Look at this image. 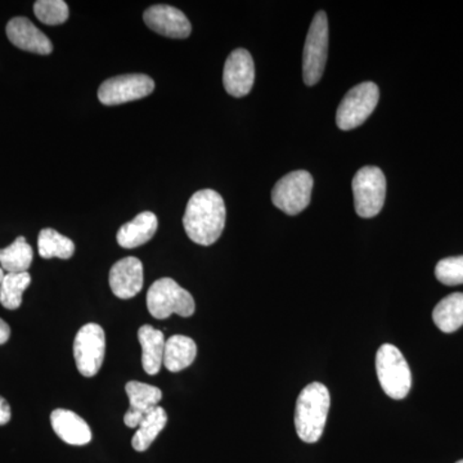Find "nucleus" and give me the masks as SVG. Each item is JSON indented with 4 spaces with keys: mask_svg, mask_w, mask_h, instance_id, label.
I'll return each instance as SVG.
<instances>
[{
    "mask_svg": "<svg viewBox=\"0 0 463 463\" xmlns=\"http://www.w3.org/2000/svg\"><path fill=\"white\" fill-rule=\"evenodd\" d=\"M225 218L227 210L223 197L216 191L201 190L188 201L183 227L194 243L210 246L223 233Z\"/></svg>",
    "mask_w": 463,
    "mask_h": 463,
    "instance_id": "obj_1",
    "label": "nucleus"
},
{
    "mask_svg": "<svg viewBox=\"0 0 463 463\" xmlns=\"http://www.w3.org/2000/svg\"><path fill=\"white\" fill-rule=\"evenodd\" d=\"M330 392L321 383H313L298 395L295 428L306 443H317L322 438L330 412Z\"/></svg>",
    "mask_w": 463,
    "mask_h": 463,
    "instance_id": "obj_2",
    "label": "nucleus"
},
{
    "mask_svg": "<svg viewBox=\"0 0 463 463\" xmlns=\"http://www.w3.org/2000/svg\"><path fill=\"white\" fill-rule=\"evenodd\" d=\"M376 371L381 388L395 401L407 397L412 386V373L401 350L383 344L376 354Z\"/></svg>",
    "mask_w": 463,
    "mask_h": 463,
    "instance_id": "obj_3",
    "label": "nucleus"
},
{
    "mask_svg": "<svg viewBox=\"0 0 463 463\" xmlns=\"http://www.w3.org/2000/svg\"><path fill=\"white\" fill-rule=\"evenodd\" d=\"M147 307L156 319H166L172 315L191 317L196 310L194 298L172 279H157L147 292Z\"/></svg>",
    "mask_w": 463,
    "mask_h": 463,
    "instance_id": "obj_4",
    "label": "nucleus"
},
{
    "mask_svg": "<svg viewBox=\"0 0 463 463\" xmlns=\"http://www.w3.org/2000/svg\"><path fill=\"white\" fill-rule=\"evenodd\" d=\"M356 214L373 218L385 203L386 178L376 166H364L356 172L352 183Z\"/></svg>",
    "mask_w": 463,
    "mask_h": 463,
    "instance_id": "obj_5",
    "label": "nucleus"
},
{
    "mask_svg": "<svg viewBox=\"0 0 463 463\" xmlns=\"http://www.w3.org/2000/svg\"><path fill=\"white\" fill-rule=\"evenodd\" d=\"M328 20L321 11L313 18L303 53L304 83L312 87L321 80L328 56Z\"/></svg>",
    "mask_w": 463,
    "mask_h": 463,
    "instance_id": "obj_6",
    "label": "nucleus"
},
{
    "mask_svg": "<svg viewBox=\"0 0 463 463\" xmlns=\"http://www.w3.org/2000/svg\"><path fill=\"white\" fill-rule=\"evenodd\" d=\"M379 99V87L373 81L355 85L347 91L337 109V127L341 130H352L361 127L373 114Z\"/></svg>",
    "mask_w": 463,
    "mask_h": 463,
    "instance_id": "obj_7",
    "label": "nucleus"
},
{
    "mask_svg": "<svg viewBox=\"0 0 463 463\" xmlns=\"http://www.w3.org/2000/svg\"><path fill=\"white\" fill-rule=\"evenodd\" d=\"M313 176L307 170H297L283 176L272 191L274 206L288 215L300 214L310 203Z\"/></svg>",
    "mask_w": 463,
    "mask_h": 463,
    "instance_id": "obj_8",
    "label": "nucleus"
},
{
    "mask_svg": "<svg viewBox=\"0 0 463 463\" xmlns=\"http://www.w3.org/2000/svg\"><path fill=\"white\" fill-rule=\"evenodd\" d=\"M106 353L105 331L97 323H88L76 334L74 356L79 373L93 377L99 373Z\"/></svg>",
    "mask_w": 463,
    "mask_h": 463,
    "instance_id": "obj_9",
    "label": "nucleus"
},
{
    "mask_svg": "<svg viewBox=\"0 0 463 463\" xmlns=\"http://www.w3.org/2000/svg\"><path fill=\"white\" fill-rule=\"evenodd\" d=\"M155 90V81L147 75L115 76L100 85L99 99L106 106H118L149 96Z\"/></svg>",
    "mask_w": 463,
    "mask_h": 463,
    "instance_id": "obj_10",
    "label": "nucleus"
},
{
    "mask_svg": "<svg viewBox=\"0 0 463 463\" xmlns=\"http://www.w3.org/2000/svg\"><path fill=\"white\" fill-rule=\"evenodd\" d=\"M254 81L255 65L250 52L242 48L232 52L225 61L223 71V84L227 93L236 99L248 96Z\"/></svg>",
    "mask_w": 463,
    "mask_h": 463,
    "instance_id": "obj_11",
    "label": "nucleus"
},
{
    "mask_svg": "<svg viewBox=\"0 0 463 463\" xmlns=\"http://www.w3.org/2000/svg\"><path fill=\"white\" fill-rule=\"evenodd\" d=\"M143 20L149 29L166 38L185 39L192 32L187 16L170 5H152L143 14Z\"/></svg>",
    "mask_w": 463,
    "mask_h": 463,
    "instance_id": "obj_12",
    "label": "nucleus"
},
{
    "mask_svg": "<svg viewBox=\"0 0 463 463\" xmlns=\"http://www.w3.org/2000/svg\"><path fill=\"white\" fill-rule=\"evenodd\" d=\"M143 264L139 259H121L109 270V288L118 298H132L143 288Z\"/></svg>",
    "mask_w": 463,
    "mask_h": 463,
    "instance_id": "obj_13",
    "label": "nucleus"
},
{
    "mask_svg": "<svg viewBox=\"0 0 463 463\" xmlns=\"http://www.w3.org/2000/svg\"><path fill=\"white\" fill-rule=\"evenodd\" d=\"M9 42L20 50L47 56L53 52V45L44 33L25 17H14L7 25Z\"/></svg>",
    "mask_w": 463,
    "mask_h": 463,
    "instance_id": "obj_14",
    "label": "nucleus"
},
{
    "mask_svg": "<svg viewBox=\"0 0 463 463\" xmlns=\"http://www.w3.org/2000/svg\"><path fill=\"white\" fill-rule=\"evenodd\" d=\"M128 398H129L130 408L125 413L124 422L128 428L137 429L141 423L145 414H147L152 408L157 407L163 399V392L156 386L139 381H130L125 386Z\"/></svg>",
    "mask_w": 463,
    "mask_h": 463,
    "instance_id": "obj_15",
    "label": "nucleus"
},
{
    "mask_svg": "<svg viewBox=\"0 0 463 463\" xmlns=\"http://www.w3.org/2000/svg\"><path fill=\"white\" fill-rule=\"evenodd\" d=\"M52 428L67 444L87 446L91 440L90 425L79 414L67 410H56L51 414Z\"/></svg>",
    "mask_w": 463,
    "mask_h": 463,
    "instance_id": "obj_16",
    "label": "nucleus"
},
{
    "mask_svg": "<svg viewBox=\"0 0 463 463\" xmlns=\"http://www.w3.org/2000/svg\"><path fill=\"white\" fill-rule=\"evenodd\" d=\"M157 216L151 212L141 213L118 232V245L124 249H136L147 243L156 233Z\"/></svg>",
    "mask_w": 463,
    "mask_h": 463,
    "instance_id": "obj_17",
    "label": "nucleus"
},
{
    "mask_svg": "<svg viewBox=\"0 0 463 463\" xmlns=\"http://www.w3.org/2000/svg\"><path fill=\"white\" fill-rule=\"evenodd\" d=\"M138 339L142 346V365L146 373L157 374L164 364V350H165V336L163 332L152 326L145 325L139 328Z\"/></svg>",
    "mask_w": 463,
    "mask_h": 463,
    "instance_id": "obj_18",
    "label": "nucleus"
},
{
    "mask_svg": "<svg viewBox=\"0 0 463 463\" xmlns=\"http://www.w3.org/2000/svg\"><path fill=\"white\" fill-rule=\"evenodd\" d=\"M197 355V345L190 337L174 335L166 340L164 350V365L170 373H181L194 364Z\"/></svg>",
    "mask_w": 463,
    "mask_h": 463,
    "instance_id": "obj_19",
    "label": "nucleus"
},
{
    "mask_svg": "<svg viewBox=\"0 0 463 463\" xmlns=\"http://www.w3.org/2000/svg\"><path fill=\"white\" fill-rule=\"evenodd\" d=\"M432 319L439 330L452 334L463 326V294L456 292L439 301L432 312Z\"/></svg>",
    "mask_w": 463,
    "mask_h": 463,
    "instance_id": "obj_20",
    "label": "nucleus"
},
{
    "mask_svg": "<svg viewBox=\"0 0 463 463\" xmlns=\"http://www.w3.org/2000/svg\"><path fill=\"white\" fill-rule=\"evenodd\" d=\"M167 422V414L165 410L161 407L152 408L147 414H145L138 428H137L136 434L132 439V446L137 452H145L147 450L151 444L154 443L155 439L158 437L161 431L164 430Z\"/></svg>",
    "mask_w": 463,
    "mask_h": 463,
    "instance_id": "obj_21",
    "label": "nucleus"
},
{
    "mask_svg": "<svg viewBox=\"0 0 463 463\" xmlns=\"http://www.w3.org/2000/svg\"><path fill=\"white\" fill-rule=\"evenodd\" d=\"M33 251L25 237H17L8 248L0 249V268L5 273H25L32 267Z\"/></svg>",
    "mask_w": 463,
    "mask_h": 463,
    "instance_id": "obj_22",
    "label": "nucleus"
},
{
    "mask_svg": "<svg viewBox=\"0 0 463 463\" xmlns=\"http://www.w3.org/2000/svg\"><path fill=\"white\" fill-rule=\"evenodd\" d=\"M38 248L39 254L43 259L58 258L66 260V259L72 258L75 252L74 242L52 228L41 231Z\"/></svg>",
    "mask_w": 463,
    "mask_h": 463,
    "instance_id": "obj_23",
    "label": "nucleus"
},
{
    "mask_svg": "<svg viewBox=\"0 0 463 463\" xmlns=\"http://www.w3.org/2000/svg\"><path fill=\"white\" fill-rule=\"evenodd\" d=\"M32 283L29 273H5L0 288V304L5 309H18L23 304V295Z\"/></svg>",
    "mask_w": 463,
    "mask_h": 463,
    "instance_id": "obj_24",
    "label": "nucleus"
},
{
    "mask_svg": "<svg viewBox=\"0 0 463 463\" xmlns=\"http://www.w3.org/2000/svg\"><path fill=\"white\" fill-rule=\"evenodd\" d=\"M33 14L45 25H61L69 18V5L63 0H38Z\"/></svg>",
    "mask_w": 463,
    "mask_h": 463,
    "instance_id": "obj_25",
    "label": "nucleus"
},
{
    "mask_svg": "<svg viewBox=\"0 0 463 463\" xmlns=\"http://www.w3.org/2000/svg\"><path fill=\"white\" fill-rule=\"evenodd\" d=\"M438 281L447 286L462 285L463 283V255L462 257L446 258L439 261L435 268Z\"/></svg>",
    "mask_w": 463,
    "mask_h": 463,
    "instance_id": "obj_26",
    "label": "nucleus"
},
{
    "mask_svg": "<svg viewBox=\"0 0 463 463\" xmlns=\"http://www.w3.org/2000/svg\"><path fill=\"white\" fill-rule=\"evenodd\" d=\"M11 407H9L8 402L0 397V426L11 421Z\"/></svg>",
    "mask_w": 463,
    "mask_h": 463,
    "instance_id": "obj_27",
    "label": "nucleus"
},
{
    "mask_svg": "<svg viewBox=\"0 0 463 463\" xmlns=\"http://www.w3.org/2000/svg\"><path fill=\"white\" fill-rule=\"evenodd\" d=\"M9 336H11V328H9L8 323L0 318V345L7 343Z\"/></svg>",
    "mask_w": 463,
    "mask_h": 463,
    "instance_id": "obj_28",
    "label": "nucleus"
},
{
    "mask_svg": "<svg viewBox=\"0 0 463 463\" xmlns=\"http://www.w3.org/2000/svg\"><path fill=\"white\" fill-rule=\"evenodd\" d=\"M5 272L0 268V288H2L3 279H5Z\"/></svg>",
    "mask_w": 463,
    "mask_h": 463,
    "instance_id": "obj_29",
    "label": "nucleus"
},
{
    "mask_svg": "<svg viewBox=\"0 0 463 463\" xmlns=\"http://www.w3.org/2000/svg\"><path fill=\"white\" fill-rule=\"evenodd\" d=\"M457 463H463V459H461V461H458V462H457Z\"/></svg>",
    "mask_w": 463,
    "mask_h": 463,
    "instance_id": "obj_30",
    "label": "nucleus"
}]
</instances>
